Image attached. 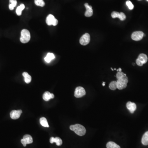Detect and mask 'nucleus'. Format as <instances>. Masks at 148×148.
<instances>
[{
  "label": "nucleus",
  "instance_id": "obj_17",
  "mask_svg": "<svg viewBox=\"0 0 148 148\" xmlns=\"http://www.w3.org/2000/svg\"><path fill=\"white\" fill-rule=\"evenodd\" d=\"M142 143L145 146L148 145V131L145 132L143 135L142 139Z\"/></svg>",
  "mask_w": 148,
  "mask_h": 148
},
{
  "label": "nucleus",
  "instance_id": "obj_25",
  "mask_svg": "<svg viewBox=\"0 0 148 148\" xmlns=\"http://www.w3.org/2000/svg\"><path fill=\"white\" fill-rule=\"evenodd\" d=\"M10 4L11 5L15 8L16 7L17 5V0H10Z\"/></svg>",
  "mask_w": 148,
  "mask_h": 148
},
{
  "label": "nucleus",
  "instance_id": "obj_31",
  "mask_svg": "<svg viewBox=\"0 0 148 148\" xmlns=\"http://www.w3.org/2000/svg\"><path fill=\"white\" fill-rule=\"evenodd\" d=\"M146 1H147L148 2V0H146Z\"/></svg>",
  "mask_w": 148,
  "mask_h": 148
},
{
  "label": "nucleus",
  "instance_id": "obj_14",
  "mask_svg": "<svg viewBox=\"0 0 148 148\" xmlns=\"http://www.w3.org/2000/svg\"><path fill=\"white\" fill-rule=\"evenodd\" d=\"M50 142L51 144H53L55 142L56 143V145L58 146H60L62 145L63 143L62 139L60 137H56L55 138L53 137H51L50 139Z\"/></svg>",
  "mask_w": 148,
  "mask_h": 148
},
{
  "label": "nucleus",
  "instance_id": "obj_29",
  "mask_svg": "<svg viewBox=\"0 0 148 148\" xmlns=\"http://www.w3.org/2000/svg\"><path fill=\"white\" fill-rule=\"evenodd\" d=\"M111 70H112V71H113V69L112 68H111Z\"/></svg>",
  "mask_w": 148,
  "mask_h": 148
},
{
  "label": "nucleus",
  "instance_id": "obj_22",
  "mask_svg": "<svg viewBox=\"0 0 148 148\" xmlns=\"http://www.w3.org/2000/svg\"><path fill=\"white\" fill-rule=\"evenodd\" d=\"M109 88L111 90H115L117 89V82L116 81H112L110 83L109 85Z\"/></svg>",
  "mask_w": 148,
  "mask_h": 148
},
{
  "label": "nucleus",
  "instance_id": "obj_10",
  "mask_svg": "<svg viewBox=\"0 0 148 148\" xmlns=\"http://www.w3.org/2000/svg\"><path fill=\"white\" fill-rule=\"evenodd\" d=\"M111 15L113 18H118L122 21H123L126 19L125 14L123 12L119 13L118 12H112Z\"/></svg>",
  "mask_w": 148,
  "mask_h": 148
},
{
  "label": "nucleus",
  "instance_id": "obj_1",
  "mask_svg": "<svg viewBox=\"0 0 148 148\" xmlns=\"http://www.w3.org/2000/svg\"><path fill=\"white\" fill-rule=\"evenodd\" d=\"M116 77L117 79V89L119 90H122L126 88L128 82L126 75L120 71L117 73Z\"/></svg>",
  "mask_w": 148,
  "mask_h": 148
},
{
  "label": "nucleus",
  "instance_id": "obj_32",
  "mask_svg": "<svg viewBox=\"0 0 148 148\" xmlns=\"http://www.w3.org/2000/svg\"><path fill=\"white\" fill-rule=\"evenodd\" d=\"M139 1H140V0H139Z\"/></svg>",
  "mask_w": 148,
  "mask_h": 148
},
{
  "label": "nucleus",
  "instance_id": "obj_3",
  "mask_svg": "<svg viewBox=\"0 0 148 148\" xmlns=\"http://www.w3.org/2000/svg\"><path fill=\"white\" fill-rule=\"evenodd\" d=\"M31 39V34L28 30H22L21 31L20 41L22 43H26L29 41Z\"/></svg>",
  "mask_w": 148,
  "mask_h": 148
},
{
  "label": "nucleus",
  "instance_id": "obj_7",
  "mask_svg": "<svg viewBox=\"0 0 148 148\" xmlns=\"http://www.w3.org/2000/svg\"><path fill=\"white\" fill-rule=\"evenodd\" d=\"M33 138L31 135L29 134H26L24 136L23 139H21V143L24 146H26L27 144H30L33 143Z\"/></svg>",
  "mask_w": 148,
  "mask_h": 148
},
{
  "label": "nucleus",
  "instance_id": "obj_30",
  "mask_svg": "<svg viewBox=\"0 0 148 148\" xmlns=\"http://www.w3.org/2000/svg\"><path fill=\"white\" fill-rule=\"evenodd\" d=\"M114 70H116V68H115V69H114Z\"/></svg>",
  "mask_w": 148,
  "mask_h": 148
},
{
  "label": "nucleus",
  "instance_id": "obj_2",
  "mask_svg": "<svg viewBox=\"0 0 148 148\" xmlns=\"http://www.w3.org/2000/svg\"><path fill=\"white\" fill-rule=\"evenodd\" d=\"M70 128L71 130L75 132L76 134L80 136H84L86 133V130L85 127L83 125L79 124L71 125L70 127Z\"/></svg>",
  "mask_w": 148,
  "mask_h": 148
},
{
  "label": "nucleus",
  "instance_id": "obj_15",
  "mask_svg": "<svg viewBox=\"0 0 148 148\" xmlns=\"http://www.w3.org/2000/svg\"><path fill=\"white\" fill-rule=\"evenodd\" d=\"M43 97L44 100L46 101H48L50 100L51 99L53 98L54 96L53 94L51 93L50 92L46 91L44 93Z\"/></svg>",
  "mask_w": 148,
  "mask_h": 148
},
{
  "label": "nucleus",
  "instance_id": "obj_12",
  "mask_svg": "<svg viewBox=\"0 0 148 148\" xmlns=\"http://www.w3.org/2000/svg\"><path fill=\"white\" fill-rule=\"evenodd\" d=\"M84 6L86 8V11L85 13V16L86 17H91L93 14V10L92 6H90L88 3L84 4Z\"/></svg>",
  "mask_w": 148,
  "mask_h": 148
},
{
  "label": "nucleus",
  "instance_id": "obj_9",
  "mask_svg": "<svg viewBox=\"0 0 148 148\" xmlns=\"http://www.w3.org/2000/svg\"><path fill=\"white\" fill-rule=\"evenodd\" d=\"M144 33L142 31H135L132 34L131 38L135 41H139L142 39L144 37Z\"/></svg>",
  "mask_w": 148,
  "mask_h": 148
},
{
  "label": "nucleus",
  "instance_id": "obj_11",
  "mask_svg": "<svg viewBox=\"0 0 148 148\" xmlns=\"http://www.w3.org/2000/svg\"><path fill=\"white\" fill-rule=\"evenodd\" d=\"M22 113V110H12L10 113V116L12 119H17L20 117Z\"/></svg>",
  "mask_w": 148,
  "mask_h": 148
},
{
  "label": "nucleus",
  "instance_id": "obj_13",
  "mask_svg": "<svg viewBox=\"0 0 148 148\" xmlns=\"http://www.w3.org/2000/svg\"><path fill=\"white\" fill-rule=\"evenodd\" d=\"M126 107L131 113L134 112L137 108L136 105L134 103L131 102H128L126 104Z\"/></svg>",
  "mask_w": 148,
  "mask_h": 148
},
{
  "label": "nucleus",
  "instance_id": "obj_27",
  "mask_svg": "<svg viewBox=\"0 0 148 148\" xmlns=\"http://www.w3.org/2000/svg\"><path fill=\"white\" fill-rule=\"evenodd\" d=\"M117 71L118 72H120V71H122V69L120 68H119V69H118Z\"/></svg>",
  "mask_w": 148,
  "mask_h": 148
},
{
  "label": "nucleus",
  "instance_id": "obj_28",
  "mask_svg": "<svg viewBox=\"0 0 148 148\" xmlns=\"http://www.w3.org/2000/svg\"><path fill=\"white\" fill-rule=\"evenodd\" d=\"M105 82H103V86H105Z\"/></svg>",
  "mask_w": 148,
  "mask_h": 148
},
{
  "label": "nucleus",
  "instance_id": "obj_24",
  "mask_svg": "<svg viewBox=\"0 0 148 148\" xmlns=\"http://www.w3.org/2000/svg\"><path fill=\"white\" fill-rule=\"evenodd\" d=\"M126 4L127 5V7H128L130 10H132L133 8H134V5H133L132 3V2L130 1H127L126 2Z\"/></svg>",
  "mask_w": 148,
  "mask_h": 148
},
{
  "label": "nucleus",
  "instance_id": "obj_8",
  "mask_svg": "<svg viewBox=\"0 0 148 148\" xmlns=\"http://www.w3.org/2000/svg\"><path fill=\"white\" fill-rule=\"evenodd\" d=\"M90 41V35L88 33H86L81 37L79 42H80V43L82 45H86L89 43Z\"/></svg>",
  "mask_w": 148,
  "mask_h": 148
},
{
  "label": "nucleus",
  "instance_id": "obj_26",
  "mask_svg": "<svg viewBox=\"0 0 148 148\" xmlns=\"http://www.w3.org/2000/svg\"><path fill=\"white\" fill-rule=\"evenodd\" d=\"M9 9L11 10H14V7L11 4H9Z\"/></svg>",
  "mask_w": 148,
  "mask_h": 148
},
{
  "label": "nucleus",
  "instance_id": "obj_20",
  "mask_svg": "<svg viewBox=\"0 0 148 148\" xmlns=\"http://www.w3.org/2000/svg\"><path fill=\"white\" fill-rule=\"evenodd\" d=\"M25 8V5L24 4H21L17 8L16 10V13L18 16H20L22 14V11Z\"/></svg>",
  "mask_w": 148,
  "mask_h": 148
},
{
  "label": "nucleus",
  "instance_id": "obj_19",
  "mask_svg": "<svg viewBox=\"0 0 148 148\" xmlns=\"http://www.w3.org/2000/svg\"><path fill=\"white\" fill-rule=\"evenodd\" d=\"M107 148H120L119 145L113 142H109L106 145Z\"/></svg>",
  "mask_w": 148,
  "mask_h": 148
},
{
  "label": "nucleus",
  "instance_id": "obj_5",
  "mask_svg": "<svg viewBox=\"0 0 148 148\" xmlns=\"http://www.w3.org/2000/svg\"><path fill=\"white\" fill-rule=\"evenodd\" d=\"M46 24L49 26H55L57 25L58 21L57 19L55 18V17L52 15H48L46 20Z\"/></svg>",
  "mask_w": 148,
  "mask_h": 148
},
{
  "label": "nucleus",
  "instance_id": "obj_21",
  "mask_svg": "<svg viewBox=\"0 0 148 148\" xmlns=\"http://www.w3.org/2000/svg\"><path fill=\"white\" fill-rule=\"evenodd\" d=\"M40 123L44 127H49L48 123L46 118L44 117L41 118L40 119Z\"/></svg>",
  "mask_w": 148,
  "mask_h": 148
},
{
  "label": "nucleus",
  "instance_id": "obj_18",
  "mask_svg": "<svg viewBox=\"0 0 148 148\" xmlns=\"http://www.w3.org/2000/svg\"><path fill=\"white\" fill-rule=\"evenodd\" d=\"M22 75L24 77V81L26 84H29L31 81V77L27 72H24Z\"/></svg>",
  "mask_w": 148,
  "mask_h": 148
},
{
  "label": "nucleus",
  "instance_id": "obj_23",
  "mask_svg": "<svg viewBox=\"0 0 148 148\" xmlns=\"http://www.w3.org/2000/svg\"><path fill=\"white\" fill-rule=\"evenodd\" d=\"M35 3L37 6L41 7H44L45 4L43 0H35Z\"/></svg>",
  "mask_w": 148,
  "mask_h": 148
},
{
  "label": "nucleus",
  "instance_id": "obj_6",
  "mask_svg": "<svg viewBox=\"0 0 148 148\" xmlns=\"http://www.w3.org/2000/svg\"><path fill=\"white\" fill-rule=\"evenodd\" d=\"M86 92L83 87L79 86L77 87L75 91V96L77 98L82 97L86 95Z\"/></svg>",
  "mask_w": 148,
  "mask_h": 148
},
{
  "label": "nucleus",
  "instance_id": "obj_16",
  "mask_svg": "<svg viewBox=\"0 0 148 148\" xmlns=\"http://www.w3.org/2000/svg\"><path fill=\"white\" fill-rule=\"evenodd\" d=\"M55 58V56L53 53H48L47 54L46 56L44 58V60L46 62L49 63L50 62L51 60L54 59Z\"/></svg>",
  "mask_w": 148,
  "mask_h": 148
},
{
  "label": "nucleus",
  "instance_id": "obj_4",
  "mask_svg": "<svg viewBox=\"0 0 148 148\" xmlns=\"http://www.w3.org/2000/svg\"><path fill=\"white\" fill-rule=\"evenodd\" d=\"M148 61L147 56L144 53L139 54L138 58L136 60V63L139 66H142L143 64L146 63Z\"/></svg>",
  "mask_w": 148,
  "mask_h": 148
}]
</instances>
